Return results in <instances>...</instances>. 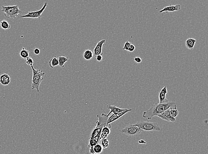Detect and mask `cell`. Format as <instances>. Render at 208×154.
I'll use <instances>...</instances> for the list:
<instances>
[{
	"instance_id": "cell-1",
	"label": "cell",
	"mask_w": 208,
	"mask_h": 154,
	"mask_svg": "<svg viewBox=\"0 0 208 154\" xmlns=\"http://www.w3.org/2000/svg\"><path fill=\"white\" fill-rule=\"evenodd\" d=\"M177 109L175 102H168L164 104H157L153 105L150 109L143 112V117L151 120L153 117L157 116L168 109Z\"/></svg>"
},
{
	"instance_id": "cell-2",
	"label": "cell",
	"mask_w": 208,
	"mask_h": 154,
	"mask_svg": "<svg viewBox=\"0 0 208 154\" xmlns=\"http://www.w3.org/2000/svg\"><path fill=\"white\" fill-rule=\"evenodd\" d=\"M32 71V89H36L38 93L40 92V87L41 82L44 80L45 73L40 69H35L33 65L31 66Z\"/></svg>"
},
{
	"instance_id": "cell-3",
	"label": "cell",
	"mask_w": 208,
	"mask_h": 154,
	"mask_svg": "<svg viewBox=\"0 0 208 154\" xmlns=\"http://www.w3.org/2000/svg\"><path fill=\"white\" fill-rule=\"evenodd\" d=\"M1 11L4 13L5 16L7 18H10L13 19L17 17L20 15L22 13V11L19 9L18 5L13 6H2Z\"/></svg>"
},
{
	"instance_id": "cell-4",
	"label": "cell",
	"mask_w": 208,
	"mask_h": 154,
	"mask_svg": "<svg viewBox=\"0 0 208 154\" xmlns=\"http://www.w3.org/2000/svg\"><path fill=\"white\" fill-rule=\"evenodd\" d=\"M140 128L142 131L151 132V131H160V126L158 123L149 121H141L133 124Z\"/></svg>"
},
{
	"instance_id": "cell-5",
	"label": "cell",
	"mask_w": 208,
	"mask_h": 154,
	"mask_svg": "<svg viewBox=\"0 0 208 154\" xmlns=\"http://www.w3.org/2000/svg\"><path fill=\"white\" fill-rule=\"evenodd\" d=\"M142 130L139 127L133 124L126 125L125 128L120 130V132L129 136H137L142 132Z\"/></svg>"
},
{
	"instance_id": "cell-6",
	"label": "cell",
	"mask_w": 208,
	"mask_h": 154,
	"mask_svg": "<svg viewBox=\"0 0 208 154\" xmlns=\"http://www.w3.org/2000/svg\"><path fill=\"white\" fill-rule=\"evenodd\" d=\"M47 5V2H45L41 9L37 10V11H34V12L29 11L27 14H25L24 15L20 16V18H34V19H40L41 17H42V14L44 12L45 9L46 8Z\"/></svg>"
},
{
	"instance_id": "cell-7",
	"label": "cell",
	"mask_w": 208,
	"mask_h": 154,
	"mask_svg": "<svg viewBox=\"0 0 208 154\" xmlns=\"http://www.w3.org/2000/svg\"><path fill=\"white\" fill-rule=\"evenodd\" d=\"M104 127V126L101 125H96V127H94L91 132L90 139H94L99 143L101 139V133Z\"/></svg>"
},
{
	"instance_id": "cell-8",
	"label": "cell",
	"mask_w": 208,
	"mask_h": 154,
	"mask_svg": "<svg viewBox=\"0 0 208 154\" xmlns=\"http://www.w3.org/2000/svg\"><path fill=\"white\" fill-rule=\"evenodd\" d=\"M132 111L131 109H127L125 111L121 112L120 113H118V114H112L109 116L108 118V122L107 124H111L113 122L116 121L117 120L120 118L122 117L124 115L127 114L128 112H131Z\"/></svg>"
},
{
	"instance_id": "cell-9",
	"label": "cell",
	"mask_w": 208,
	"mask_h": 154,
	"mask_svg": "<svg viewBox=\"0 0 208 154\" xmlns=\"http://www.w3.org/2000/svg\"><path fill=\"white\" fill-rule=\"evenodd\" d=\"M97 116L98 118V120L96 123V125H101L104 127L111 126V124H107L109 117V116L107 114L102 113L101 114H98Z\"/></svg>"
},
{
	"instance_id": "cell-10",
	"label": "cell",
	"mask_w": 208,
	"mask_h": 154,
	"mask_svg": "<svg viewBox=\"0 0 208 154\" xmlns=\"http://www.w3.org/2000/svg\"><path fill=\"white\" fill-rule=\"evenodd\" d=\"M105 42V40L103 39L100 40L97 43L96 47L94 49V57H96V56L99 55H103V52H102L103 47Z\"/></svg>"
},
{
	"instance_id": "cell-11",
	"label": "cell",
	"mask_w": 208,
	"mask_h": 154,
	"mask_svg": "<svg viewBox=\"0 0 208 154\" xmlns=\"http://www.w3.org/2000/svg\"><path fill=\"white\" fill-rule=\"evenodd\" d=\"M167 90L166 86H165L161 89L159 94V104H164L169 102V101L166 98V94H167Z\"/></svg>"
},
{
	"instance_id": "cell-12",
	"label": "cell",
	"mask_w": 208,
	"mask_h": 154,
	"mask_svg": "<svg viewBox=\"0 0 208 154\" xmlns=\"http://www.w3.org/2000/svg\"><path fill=\"white\" fill-rule=\"evenodd\" d=\"M170 109L166 110L163 112L162 114L158 116V117L161 118L164 120L168 121V122H174L176 121V119L171 117L170 114Z\"/></svg>"
},
{
	"instance_id": "cell-13",
	"label": "cell",
	"mask_w": 208,
	"mask_h": 154,
	"mask_svg": "<svg viewBox=\"0 0 208 154\" xmlns=\"http://www.w3.org/2000/svg\"><path fill=\"white\" fill-rule=\"evenodd\" d=\"M181 9V7L179 4L176 5H170L164 7L163 9H161L159 11V13H162L163 12H175L178 11Z\"/></svg>"
},
{
	"instance_id": "cell-14",
	"label": "cell",
	"mask_w": 208,
	"mask_h": 154,
	"mask_svg": "<svg viewBox=\"0 0 208 154\" xmlns=\"http://www.w3.org/2000/svg\"><path fill=\"white\" fill-rule=\"evenodd\" d=\"M107 108L110 110L108 114H107L108 116H109L111 114H116L120 113L121 112L125 111L126 109V108H118V107H116V106L112 105L110 104L107 105Z\"/></svg>"
},
{
	"instance_id": "cell-15",
	"label": "cell",
	"mask_w": 208,
	"mask_h": 154,
	"mask_svg": "<svg viewBox=\"0 0 208 154\" xmlns=\"http://www.w3.org/2000/svg\"><path fill=\"white\" fill-rule=\"evenodd\" d=\"M112 126H105L102 130L100 135L101 139H107L109 135L111 133V128Z\"/></svg>"
},
{
	"instance_id": "cell-16",
	"label": "cell",
	"mask_w": 208,
	"mask_h": 154,
	"mask_svg": "<svg viewBox=\"0 0 208 154\" xmlns=\"http://www.w3.org/2000/svg\"><path fill=\"white\" fill-rule=\"evenodd\" d=\"M197 40L193 38H188L185 42V45L186 48L190 50H193L194 48Z\"/></svg>"
},
{
	"instance_id": "cell-17",
	"label": "cell",
	"mask_w": 208,
	"mask_h": 154,
	"mask_svg": "<svg viewBox=\"0 0 208 154\" xmlns=\"http://www.w3.org/2000/svg\"><path fill=\"white\" fill-rule=\"evenodd\" d=\"M10 78L8 75H2L0 77V83L3 85H8L10 82Z\"/></svg>"
},
{
	"instance_id": "cell-18",
	"label": "cell",
	"mask_w": 208,
	"mask_h": 154,
	"mask_svg": "<svg viewBox=\"0 0 208 154\" xmlns=\"http://www.w3.org/2000/svg\"><path fill=\"white\" fill-rule=\"evenodd\" d=\"M57 58L58 59L59 65L61 68L64 67L66 63L69 61L70 59L65 56H59Z\"/></svg>"
},
{
	"instance_id": "cell-19",
	"label": "cell",
	"mask_w": 208,
	"mask_h": 154,
	"mask_svg": "<svg viewBox=\"0 0 208 154\" xmlns=\"http://www.w3.org/2000/svg\"><path fill=\"white\" fill-rule=\"evenodd\" d=\"M93 57V52L90 50H86L84 52L83 58L86 61H90Z\"/></svg>"
},
{
	"instance_id": "cell-20",
	"label": "cell",
	"mask_w": 208,
	"mask_h": 154,
	"mask_svg": "<svg viewBox=\"0 0 208 154\" xmlns=\"http://www.w3.org/2000/svg\"><path fill=\"white\" fill-rule=\"evenodd\" d=\"M48 63H49V66L50 67H51L52 69H53L55 67L57 66L58 65H59V61L57 58L55 56L52 58L49 61Z\"/></svg>"
},
{
	"instance_id": "cell-21",
	"label": "cell",
	"mask_w": 208,
	"mask_h": 154,
	"mask_svg": "<svg viewBox=\"0 0 208 154\" xmlns=\"http://www.w3.org/2000/svg\"><path fill=\"white\" fill-rule=\"evenodd\" d=\"M93 149V151L95 154H100L103 151V149H104L102 147L101 145L99 143H98L96 145L94 146Z\"/></svg>"
},
{
	"instance_id": "cell-22",
	"label": "cell",
	"mask_w": 208,
	"mask_h": 154,
	"mask_svg": "<svg viewBox=\"0 0 208 154\" xmlns=\"http://www.w3.org/2000/svg\"><path fill=\"white\" fill-rule=\"evenodd\" d=\"M20 55L21 58L24 59H26L29 57V52L27 50H25L24 48H23L21 51L20 52Z\"/></svg>"
},
{
	"instance_id": "cell-23",
	"label": "cell",
	"mask_w": 208,
	"mask_h": 154,
	"mask_svg": "<svg viewBox=\"0 0 208 154\" xmlns=\"http://www.w3.org/2000/svg\"><path fill=\"white\" fill-rule=\"evenodd\" d=\"M0 25L2 28L4 29H9L10 28V25L7 20H2L0 22Z\"/></svg>"
},
{
	"instance_id": "cell-24",
	"label": "cell",
	"mask_w": 208,
	"mask_h": 154,
	"mask_svg": "<svg viewBox=\"0 0 208 154\" xmlns=\"http://www.w3.org/2000/svg\"><path fill=\"white\" fill-rule=\"evenodd\" d=\"M109 141H108V139H101V145L102 147H103V149H106L108 148L109 146Z\"/></svg>"
},
{
	"instance_id": "cell-25",
	"label": "cell",
	"mask_w": 208,
	"mask_h": 154,
	"mask_svg": "<svg viewBox=\"0 0 208 154\" xmlns=\"http://www.w3.org/2000/svg\"><path fill=\"white\" fill-rule=\"evenodd\" d=\"M170 114L171 117L175 118L179 114V112H178V110L177 109H170Z\"/></svg>"
},
{
	"instance_id": "cell-26",
	"label": "cell",
	"mask_w": 208,
	"mask_h": 154,
	"mask_svg": "<svg viewBox=\"0 0 208 154\" xmlns=\"http://www.w3.org/2000/svg\"><path fill=\"white\" fill-rule=\"evenodd\" d=\"M99 143L96 139H89V144L88 145V147H92L94 146L97 144Z\"/></svg>"
},
{
	"instance_id": "cell-27",
	"label": "cell",
	"mask_w": 208,
	"mask_h": 154,
	"mask_svg": "<svg viewBox=\"0 0 208 154\" xmlns=\"http://www.w3.org/2000/svg\"><path fill=\"white\" fill-rule=\"evenodd\" d=\"M26 59V63L27 65H28L31 66L33 65V63H34V61H33V59L31 57H28Z\"/></svg>"
},
{
	"instance_id": "cell-28",
	"label": "cell",
	"mask_w": 208,
	"mask_h": 154,
	"mask_svg": "<svg viewBox=\"0 0 208 154\" xmlns=\"http://www.w3.org/2000/svg\"><path fill=\"white\" fill-rule=\"evenodd\" d=\"M131 44L129 42V41L127 40L126 41V42L125 43L124 45L123 48V50H125L128 51V49H129L130 46Z\"/></svg>"
},
{
	"instance_id": "cell-29",
	"label": "cell",
	"mask_w": 208,
	"mask_h": 154,
	"mask_svg": "<svg viewBox=\"0 0 208 154\" xmlns=\"http://www.w3.org/2000/svg\"><path fill=\"white\" fill-rule=\"evenodd\" d=\"M95 58H96V61H102L103 59V57L102 55H97V56H96Z\"/></svg>"
},
{
	"instance_id": "cell-30",
	"label": "cell",
	"mask_w": 208,
	"mask_h": 154,
	"mask_svg": "<svg viewBox=\"0 0 208 154\" xmlns=\"http://www.w3.org/2000/svg\"><path fill=\"white\" fill-rule=\"evenodd\" d=\"M135 50V46H134V44H131L128 51H129L130 52H134Z\"/></svg>"
},
{
	"instance_id": "cell-31",
	"label": "cell",
	"mask_w": 208,
	"mask_h": 154,
	"mask_svg": "<svg viewBox=\"0 0 208 154\" xmlns=\"http://www.w3.org/2000/svg\"><path fill=\"white\" fill-rule=\"evenodd\" d=\"M134 61H135L137 63H140L142 62V58H140V57H135V58H134Z\"/></svg>"
},
{
	"instance_id": "cell-32",
	"label": "cell",
	"mask_w": 208,
	"mask_h": 154,
	"mask_svg": "<svg viewBox=\"0 0 208 154\" xmlns=\"http://www.w3.org/2000/svg\"><path fill=\"white\" fill-rule=\"evenodd\" d=\"M34 53L36 55L40 54V50L38 48H35L34 50Z\"/></svg>"
},
{
	"instance_id": "cell-33",
	"label": "cell",
	"mask_w": 208,
	"mask_h": 154,
	"mask_svg": "<svg viewBox=\"0 0 208 154\" xmlns=\"http://www.w3.org/2000/svg\"><path fill=\"white\" fill-rule=\"evenodd\" d=\"M138 143L140 144H146V142L145 140H143V139H141V140H139L138 141Z\"/></svg>"
}]
</instances>
